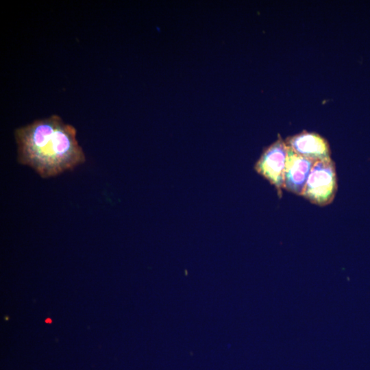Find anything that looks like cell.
<instances>
[{"instance_id":"obj_1","label":"cell","mask_w":370,"mask_h":370,"mask_svg":"<svg viewBox=\"0 0 370 370\" xmlns=\"http://www.w3.org/2000/svg\"><path fill=\"white\" fill-rule=\"evenodd\" d=\"M14 136L18 162L44 179L73 170L86 160L75 127L58 114L19 127Z\"/></svg>"},{"instance_id":"obj_2","label":"cell","mask_w":370,"mask_h":370,"mask_svg":"<svg viewBox=\"0 0 370 370\" xmlns=\"http://www.w3.org/2000/svg\"><path fill=\"white\" fill-rule=\"evenodd\" d=\"M337 190L335 164L331 158L316 161L310 172L301 196L319 206L330 204Z\"/></svg>"},{"instance_id":"obj_3","label":"cell","mask_w":370,"mask_h":370,"mask_svg":"<svg viewBox=\"0 0 370 370\" xmlns=\"http://www.w3.org/2000/svg\"><path fill=\"white\" fill-rule=\"evenodd\" d=\"M287 152L285 141L279 135L275 142L263 149L254 166L259 175L275 186L280 197L282 194Z\"/></svg>"},{"instance_id":"obj_4","label":"cell","mask_w":370,"mask_h":370,"mask_svg":"<svg viewBox=\"0 0 370 370\" xmlns=\"http://www.w3.org/2000/svg\"><path fill=\"white\" fill-rule=\"evenodd\" d=\"M284 141L293 152L314 161L330 158L328 142L317 133L303 131L287 137Z\"/></svg>"},{"instance_id":"obj_5","label":"cell","mask_w":370,"mask_h":370,"mask_svg":"<svg viewBox=\"0 0 370 370\" xmlns=\"http://www.w3.org/2000/svg\"><path fill=\"white\" fill-rule=\"evenodd\" d=\"M315 162L298 155L288 148L283 188L301 196Z\"/></svg>"}]
</instances>
